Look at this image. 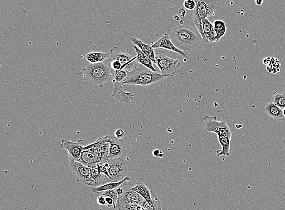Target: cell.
<instances>
[{
	"label": "cell",
	"instance_id": "28",
	"mask_svg": "<svg viewBox=\"0 0 285 210\" xmlns=\"http://www.w3.org/2000/svg\"><path fill=\"white\" fill-rule=\"evenodd\" d=\"M128 71L125 70H122L116 72L115 78L113 80L117 81V82L122 83L125 81L126 78L127 77Z\"/></svg>",
	"mask_w": 285,
	"mask_h": 210
},
{
	"label": "cell",
	"instance_id": "35",
	"mask_svg": "<svg viewBox=\"0 0 285 210\" xmlns=\"http://www.w3.org/2000/svg\"><path fill=\"white\" fill-rule=\"evenodd\" d=\"M105 198L106 206L108 207H113L114 209H115V203H114L113 199L110 197H106Z\"/></svg>",
	"mask_w": 285,
	"mask_h": 210
},
{
	"label": "cell",
	"instance_id": "4",
	"mask_svg": "<svg viewBox=\"0 0 285 210\" xmlns=\"http://www.w3.org/2000/svg\"><path fill=\"white\" fill-rule=\"evenodd\" d=\"M196 7L192 12L193 23L205 43H210L203 31L202 19L215 16V11L221 7L219 0H195Z\"/></svg>",
	"mask_w": 285,
	"mask_h": 210
},
{
	"label": "cell",
	"instance_id": "13",
	"mask_svg": "<svg viewBox=\"0 0 285 210\" xmlns=\"http://www.w3.org/2000/svg\"><path fill=\"white\" fill-rule=\"evenodd\" d=\"M69 164L73 173L76 175L77 181L87 185L90 179V167L82 163L73 160H69Z\"/></svg>",
	"mask_w": 285,
	"mask_h": 210
},
{
	"label": "cell",
	"instance_id": "9",
	"mask_svg": "<svg viewBox=\"0 0 285 210\" xmlns=\"http://www.w3.org/2000/svg\"><path fill=\"white\" fill-rule=\"evenodd\" d=\"M105 164L112 182H119L124 178L127 172V164L123 157L108 160Z\"/></svg>",
	"mask_w": 285,
	"mask_h": 210
},
{
	"label": "cell",
	"instance_id": "17",
	"mask_svg": "<svg viewBox=\"0 0 285 210\" xmlns=\"http://www.w3.org/2000/svg\"><path fill=\"white\" fill-rule=\"evenodd\" d=\"M265 110L269 117L274 118L275 120L280 122H284L285 120L283 110L274 104L273 102L267 103L265 106Z\"/></svg>",
	"mask_w": 285,
	"mask_h": 210
},
{
	"label": "cell",
	"instance_id": "33",
	"mask_svg": "<svg viewBox=\"0 0 285 210\" xmlns=\"http://www.w3.org/2000/svg\"><path fill=\"white\" fill-rule=\"evenodd\" d=\"M125 135L124 130L121 129V128H119V129L115 131V137L117 138L118 139H123L125 137Z\"/></svg>",
	"mask_w": 285,
	"mask_h": 210
},
{
	"label": "cell",
	"instance_id": "23",
	"mask_svg": "<svg viewBox=\"0 0 285 210\" xmlns=\"http://www.w3.org/2000/svg\"><path fill=\"white\" fill-rule=\"evenodd\" d=\"M110 55L103 52H91L86 54V59L90 63H103L108 60Z\"/></svg>",
	"mask_w": 285,
	"mask_h": 210
},
{
	"label": "cell",
	"instance_id": "7",
	"mask_svg": "<svg viewBox=\"0 0 285 210\" xmlns=\"http://www.w3.org/2000/svg\"><path fill=\"white\" fill-rule=\"evenodd\" d=\"M204 132L206 134L214 133L217 135H222L231 139L232 132L226 121L222 120L218 121L217 117L207 115L204 118Z\"/></svg>",
	"mask_w": 285,
	"mask_h": 210
},
{
	"label": "cell",
	"instance_id": "26",
	"mask_svg": "<svg viewBox=\"0 0 285 210\" xmlns=\"http://www.w3.org/2000/svg\"><path fill=\"white\" fill-rule=\"evenodd\" d=\"M214 26L215 31L217 34L218 38L220 40L222 37L226 33V24L222 20H216L214 21Z\"/></svg>",
	"mask_w": 285,
	"mask_h": 210
},
{
	"label": "cell",
	"instance_id": "32",
	"mask_svg": "<svg viewBox=\"0 0 285 210\" xmlns=\"http://www.w3.org/2000/svg\"><path fill=\"white\" fill-rule=\"evenodd\" d=\"M111 63V67L112 70L116 72H118L120 70H122V64H121L120 61L117 60H114L110 62Z\"/></svg>",
	"mask_w": 285,
	"mask_h": 210
},
{
	"label": "cell",
	"instance_id": "2",
	"mask_svg": "<svg viewBox=\"0 0 285 210\" xmlns=\"http://www.w3.org/2000/svg\"><path fill=\"white\" fill-rule=\"evenodd\" d=\"M109 148L110 143L106 135L99 138L95 143L84 147L80 162L88 167L95 164H105L108 160Z\"/></svg>",
	"mask_w": 285,
	"mask_h": 210
},
{
	"label": "cell",
	"instance_id": "40",
	"mask_svg": "<svg viewBox=\"0 0 285 210\" xmlns=\"http://www.w3.org/2000/svg\"><path fill=\"white\" fill-rule=\"evenodd\" d=\"M283 113H284V115L285 117V108H284L283 110Z\"/></svg>",
	"mask_w": 285,
	"mask_h": 210
},
{
	"label": "cell",
	"instance_id": "22",
	"mask_svg": "<svg viewBox=\"0 0 285 210\" xmlns=\"http://www.w3.org/2000/svg\"><path fill=\"white\" fill-rule=\"evenodd\" d=\"M133 191L137 192L141 196L147 201H152V192L151 190L146 186L142 180H138L135 186L131 187Z\"/></svg>",
	"mask_w": 285,
	"mask_h": 210
},
{
	"label": "cell",
	"instance_id": "31",
	"mask_svg": "<svg viewBox=\"0 0 285 210\" xmlns=\"http://www.w3.org/2000/svg\"><path fill=\"white\" fill-rule=\"evenodd\" d=\"M184 8L189 11H194L196 7L195 0H185L184 2Z\"/></svg>",
	"mask_w": 285,
	"mask_h": 210
},
{
	"label": "cell",
	"instance_id": "16",
	"mask_svg": "<svg viewBox=\"0 0 285 210\" xmlns=\"http://www.w3.org/2000/svg\"><path fill=\"white\" fill-rule=\"evenodd\" d=\"M203 31L209 43L220 41L214 29V24L208 19H202Z\"/></svg>",
	"mask_w": 285,
	"mask_h": 210
},
{
	"label": "cell",
	"instance_id": "6",
	"mask_svg": "<svg viewBox=\"0 0 285 210\" xmlns=\"http://www.w3.org/2000/svg\"><path fill=\"white\" fill-rule=\"evenodd\" d=\"M156 61L161 73L165 75L174 76L184 70V66L179 60L168 57L162 53H156Z\"/></svg>",
	"mask_w": 285,
	"mask_h": 210
},
{
	"label": "cell",
	"instance_id": "29",
	"mask_svg": "<svg viewBox=\"0 0 285 210\" xmlns=\"http://www.w3.org/2000/svg\"><path fill=\"white\" fill-rule=\"evenodd\" d=\"M103 195L104 197H110L112 198L114 201V203H115V209H116V205H117V202L118 200V196L115 190H108V191H105L103 192Z\"/></svg>",
	"mask_w": 285,
	"mask_h": 210
},
{
	"label": "cell",
	"instance_id": "24",
	"mask_svg": "<svg viewBox=\"0 0 285 210\" xmlns=\"http://www.w3.org/2000/svg\"><path fill=\"white\" fill-rule=\"evenodd\" d=\"M218 139L220 144L221 145L222 149L217 151L218 157L225 155V156L230 157V140L229 138L222 136V135H218Z\"/></svg>",
	"mask_w": 285,
	"mask_h": 210
},
{
	"label": "cell",
	"instance_id": "34",
	"mask_svg": "<svg viewBox=\"0 0 285 210\" xmlns=\"http://www.w3.org/2000/svg\"><path fill=\"white\" fill-rule=\"evenodd\" d=\"M97 202L100 205V206H106V198L104 197L103 195L101 196H99L98 199H97Z\"/></svg>",
	"mask_w": 285,
	"mask_h": 210
},
{
	"label": "cell",
	"instance_id": "10",
	"mask_svg": "<svg viewBox=\"0 0 285 210\" xmlns=\"http://www.w3.org/2000/svg\"><path fill=\"white\" fill-rule=\"evenodd\" d=\"M85 144V141L82 139L79 140L77 142L63 139L61 141V147L68 151L69 160L80 162L81 153L86 146Z\"/></svg>",
	"mask_w": 285,
	"mask_h": 210
},
{
	"label": "cell",
	"instance_id": "19",
	"mask_svg": "<svg viewBox=\"0 0 285 210\" xmlns=\"http://www.w3.org/2000/svg\"><path fill=\"white\" fill-rule=\"evenodd\" d=\"M130 180L131 178L130 177L126 176L119 182H108L105 184L99 185L98 187H93L92 191L94 193H99V192L108 191V190H115L124 184V183L130 181Z\"/></svg>",
	"mask_w": 285,
	"mask_h": 210
},
{
	"label": "cell",
	"instance_id": "39",
	"mask_svg": "<svg viewBox=\"0 0 285 210\" xmlns=\"http://www.w3.org/2000/svg\"><path fill=\"white\" fill-rule=\"evenodd\" d=\"M163 152H161V151L160 156H159V157L163 158Z\"/></svg>",
	"mask_w": 285,
	"mask_h": 210
},
{
	"label": "cell",
	"instance_id": "18",
	"mask_svg": "<svg viewBox=\"0 0 285 210\" xmlns=\"http://www.w3.org/2000/svg\"><path fill=\"white\" fill-rule=\"evenodd\" d=\"M131 41L135 45L138 46L142 51V53L148 57L152 60L153 63L157 64V61H156V53L155 49L152 48V46L143 43L140 39L136 38L135 37H131Z\"/></svg>",
	"mask_w": 285,
	"mask_h": 210
},
{
	"label": "cell",
	"instance_id": "11",
	"mask_svg": "<svg viewBox=\"0 0 285 210\" xmlns=\"http://www.w3.org/2000/svg\"><path fill=\"white\" fill-rule=\"evenodd\" d=\"M106 140L110 143L109 148L108 160L123 157L127 153L124 141L118 139L110 135H106Z\"/></svg>",
	"mask_w": 285,
	"mask_h": 210
},
{
	"label": "cell",
	"instance_id": "14",
	"mask_svg": "<svg viewBox=\"0 0 285 210\" xmlns=\"http://www.w3.org/2000/svg\"><path fill=\"white\" fill-rule=\"evenodd\" d=\"M112 83L114 85V91L111 97L119 100L121 104L130 103L133 100L135 95L133 93L126 92L123 90L122 83L117 82L115 80H112Z\"/></svg>",
	"mask_w": 285,
	"mask_h": 210
},
{
	"label": "cell",
	"instance_id": "1",
	"mask_svg": "<svg viewBox=\"0 0 285 210\" xmlns=\"http://www.w3.org/2000/svg\"><path fill=\"white\" fill-rule=\"evenodd\" d=\"M170 37L171 40L177 48L187 53L195 51L200 46L203 39L197 29L183 24L175 27Z\"/></svg>",
	"mask_w": 285,
	"mask_h": 210
},
{
	"label": "cell",
	"instance_id": "21",
	"mask_svg": "<svg viewBox=\"0 0 285 210\" xmlns=\"http://www.w3.org/2000/svg\"><path fill=\"white\" fill-rule=\"evenodd\" d=\"M91 175L90 181L87 185L93 187H96L101 185L104 179L103 174H101L98 169V164L90 167Z\"/></svg>",
	"mask_w": 285,
	"mask_h": 210
},
{
	"label": "cell",
	"instance_id": "5",
	"mask_svg": "<svg viewBox=\"0 0 285 210\" xmlns=\"http://www.w3.org/2000/svg\"><path fill=\"white\" fill-rule=\"evenodd\" d=\"M112 68L111 66L103 63H90L85 68L78 72L79 76L89 82L102 87L104 83L113 80Z\"/></svg>",
	"mask_w": 285,
	"mask_h": 210
},
{
	"label": "cell",
	"instance_id": "8",
	"mask_svg": "<svg viewBox=\"0 0 285 210\" xmlns=\"http://www.w3.org/2000/svg\"><path fill=\"white\" fill-rule=\"evenodd\" d=\"M109 62L114 60H117L122 64V70L131 71L137 68L141 65L136 60V57L130 54L123 53L117 47H114L110 50V57L108 59Z\"/></svg>",
	"mask_w": 285,
	"mask_h": 210
},
{
	"label": "cell",
	"instance_id": "25",
	"mask_svg": "<svg viewBox=\"0 0 285 210\" xmlns=\"http://www.w3.org/2000/svg\"><path fill=\"white\" fill-rule=\"evenodd\" d=\"M151 192H152V201H147L145 200L142 206L147 210H163L161 202L157 195L155 194L153 190H151Z\"/></svg>",
	"mask_w": 285,
	"mask_h": 210
},
{
	"label": "cell",
	"instance_id": "37",
	"mask_svg": "<svg viewBox=\"0 0 285 210\" xmlns=\"http://www.w3.org/2000/svg\"><path fill=\"white\" fill-rule=\"evenodd\" d=\"M179 14L182 17H185L187 15L186 9L182 8L180 9Z\"/></svg>",
	"mask_w": 285,
	"mask_h": 210
},
{
	"label": "cell",
	"instance_id": "38",
	"mask_svg": "<svg viewBox=\"0 0 285 210\" xmlns=\"http://www.w3.org/2000/svg\"><path fill=\"white\" fill-rule=\"evenodd\" d=\"M160 152H161V151H160L158 149L155 150L153 152V156H155V157H159V156H160Z\"/></svg>",
	"mask_w": 285,
	"mask_h": 210
},
{
	"label": "cell",
	"instance_id": "20",
	"mask_svg": "<svg viewBox=\"0 0 285 210\" xmlns=\"http://www.w3.org/2000/svg\"><path fill=\"white\" fill-rule=\"evenodd\" d=\"M133 48L135 49L136 54V60L139 63L144 66L146 68L150 69V70L157 72V70L153 67L152 60L148 57L142 53V51L138 46L134 45Z\"/></svg>",
	"mask_w": 285,
	"mask_h": 210
},
{
	"label": "cell",
	"instance_id": "27",
	"mask_svg": "<svg viewBox=\"0 0 285 210\" xmlns=\"http://www.w3.org/2000/svg\"><path fill=\"white\" fill-rule=\"evenodd\" d=\"M272 102L284 110L285 108V93H274Z\"/></svg>",
	"mask_w": 285,
	"mask_h": 210
},
{
	"label": "cell",
	"instance_id": "30",
	"mask_svg": "<svg viewBox=\"0 0 285 210\" xmlns=\"http://www.w3.org/2000/svg\"><path fill=\"white\" fill-rule=\"evenodd\" d=\"M117 209L120 210H147L142 205H130L125 207H118Z\"/></svg>",
	"mask_w": 285,
	"mask_h": 210
},
{
	"label": "cell",
	"instance_id": "12",
	"mask_svg": "<svg viewBox=\"0 0 285 210\" xmlns=\"http://www.w3.org/2000/svg\"><path fill=\"white\" fill-rule=\"evenodd\" d=\"M131 187L124 189L123 193L118 196L116 208L118 207H125L130 206V205L143 204L145 199L137 192L133 191Z\"/></svg>",
	"mask_w": 285,
	"mask_h": 210
},
{
	"label": "cell",
	"instance_id": "36",
	"mask_svg": "<svg viewBox=\"0 0 285 210\" xmlns=\"http://www.w3.org/2000/svg\"><path fill=\"white\" fill-rule=\"evenodd\" d=\"M121 187V186H120ZM118 187L116 189V193H117L118 196H120V195L122 194L123 192H124V189L122 187Z\"/></svg>",
	"mask_w": 285,
	"mask_h": 210
},
{
	"label": "cell",
	"instance_id": "15",
	"mask_svg": "<svg viewBox=\"0 0 285 210\" xmlns=\"http://www.w3.org/2000/svg\"><path fill=\"white\" fill-rule=\"evenodd\" d=\"M152 47L153 49L162 48L172 51L180 54L181 56L184 57L185 58H189V54H188L187 52L181 51L177 48L171 40L170 37L168 35H163L157 41L152 44Z\"/></svg>",
	"mask_w": 285,
	"mask_h": 210
},
{
	"label": "cell",
	"instance_id": "3",
	"mask_svg": "<svg viewBox=\"0 0 285 210\" xmlns=\"http://www.w3.org/2000/svg\"><path fill=\"white\" fill-rule=\"evenodd\" d=\"M140 65L132 71H128L127 77L123 82V85L151 86L163 82L165 79L170 77Z\"/></svg>",
	"mask_w": 285,
	"mask_h": 210
}]
</instances>
